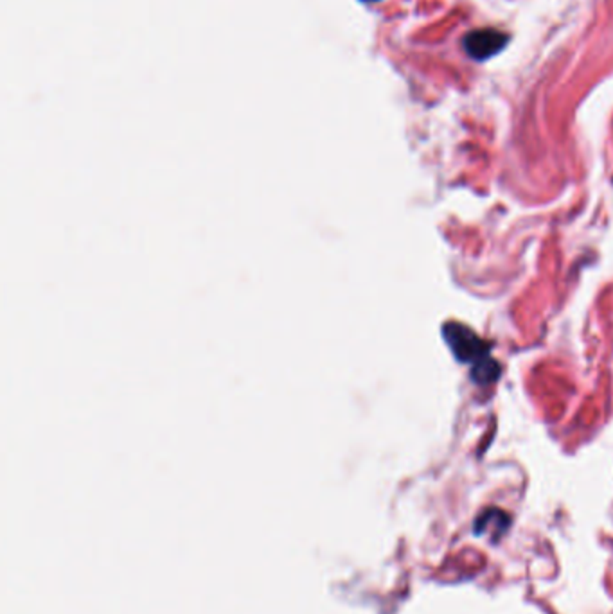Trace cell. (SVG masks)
I'll use <instances>...</instances> for the list:
<instances>
[{
	"instance_id": "cell-2",
	"label": "cell",
	"mask_w": 613,
	"mask_h": 614,
	"mask_svg": "<svg viewBox=\"0 0 613 614\" xmlns=\"http://www.w3.org/2000/svg\"><path fill=\"white\" fill-rule=\"evenodd\" d=\"M509 36L498 29H476L464 38L466 52L476 59L484 61L505 48Z\"/></svg>"
},
{
	"instance_id": "cell-1",
	"label": "cell",
	"mask_w": 613,
	"mask_h": 614,
	"mask_svg": "<svg viewBox=\"0 0 613 614\" xmlns=\"http://www.w3.org/2000/svg\"><path fill=\"white\" fill-rule=\"evenodd\" d=\"M446 341L453 348L455 355L460 361L473 363V377L478 382H489L496 379L498 375V366L496 363L489 357L487 345L484 339H480L471 329L460 325V323H448L444 329Z\"/></svg>"
}]
</instances>
